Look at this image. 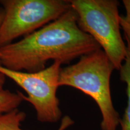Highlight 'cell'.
<instances>
[{
    "mask_svg": "<svg viewBox=\"0 0 130 130\" xmlns=\"http://www.w3.org/2000/svg\"><path fill=\"white\" fill-rule=\"evenodd\" d=\"M99 49L97 42L79 28L71 8L19 41L1 47L0 63L13 71L36 72L45 69L50 60L68 64Z\"/></svg>",
    "mask_w": 130,
    "mask_h": 130,
    "instance_id": "cell-1",
    "label": "cell"
},
{
    "mask_svg": "<svg viewBox=\"0 0 130 130\" xmlns=\"http://www.w3.org/2000/svg\"><path fill=\"white\" fill-rule=\"evenodd\" d=\"M115 68L101 48L81 57L77 63L61 68L59 86L81 91L95 101L101 115V130H117L121 120L110 90V78Z\"/></svg>",
    "mask_w": 130,
    "mask_h": 130,
    "instance_id": "cell-2",
    "label": "cell"
},
{
    "mask_svg": "<svg viewBox=\"0 0 130 130\" xmlns=\"http://www.w3.org/2000/svg\"><path fill=\"white\" fill-rule=\"evenodd\" d=\"M77 25L105 52L115 70L119 71L126 55L121 32L119 2L116 0H69Z\"/></svg>",
    "mask_w": 130,
    "mask_h": 130,
    "instance_id": "cell-3",
    "label": "cell"
},
{
    "mask_svg": "<svg viewBox=\"0 0 130 130\" xmlns=\"http://www.w3.org/2000/svg\"><path fill=\"white\" fill-rule=\"evenodd\" d=\"M0 46L10 44L56 20L71 8L69 0H1Z\"/></svg>",
    "mask_w": 130,
    "mask_h": 130,
    "instance_id": "cell-4",
    "label": "cell"
},
{
    "mask_svg": "<svg viewBox=\"0 0 130 130\" xmlns=\"http://www.w3.org/2000/svg\"><path fill=\"white\" fill-rule=\"evenodd\" d=\"M61 64L54 61L50 66L36 72L13 71L0 64V72L26 92L27 96L23 94V100L32 105L39 121L54 123L59 121L62 116L57 96Z\"/></svg>",
    "mask_w": 130,
    "mask_h": 130,
    "instance_id": "cell-5",
    "label": "cell"
},
{
    "mask_svg": "<svg viewBox=\"0 0 130 130\" xmlns=\"http://www.w3.org/2000/svg\"><path fill=\"white\" fill-rule=\"evenodd\" d=\"M126 40V55L125 59L119 69L120 79L126 84L127 103L122 118H121L119 126L121 130H130V42Z\"/></svg>",
    "mask_w": 130,
    "mask_h": 130,
    "instance_id": "cell-6",
    "label": "cell"
},
{
    "mask_svg": "<svg viewBox=\"0 0 130 130\" xmlns=\"http://www.w3.org/2000/svg\"><path fill=\"white\" fill-rule=\"evenodd\" d=\"M26 113L18 108L0 115V130H26L21 127Z\"/></svg>",
    "mask_w": 130,
    "mask_h": 130,
    "instance_id": "cell-7",
    "label": "cell"
},
{
    "mask_svg": "<svg viewBox=\"0 0 130 130\" xmlns=\"http://www.w3.org/2000/svg\"><path fill=\"white\" fill-rule=\"evenodd\" d=\"M21 92H12L9 90L0 91V115L17 109L23 101Z\"/></svg>",
    "mask_w": 130,
    "mask_h": 130,
    "instance_id": "cell-8",
    "label": "cell"
},
{
    "mask_svg": "<svg viewBox=\"0 0 130 130\" xmlns=\"http://www.w3.org/2000/svg\"><path fill=\"white\" fill-rule=\"evenodd\" d=\"M125 14L120 16V25L125 40L130 42V0H123Z\"/></svg>",
    "mask_w": 130,
    "mask_h": 130,
    "instance_id": "cell-9",
    "label": "cell"
},
{
    "mask_svg": "<svg viewBox=\"0 0 130 130\" xmlns=\"http://www.w3.org/2000/svg\"><path fill=\"white\" fill-rule=\"evenodd\" d=\"M74 124V121L69 116H64L61 119L60 124L57 130H66Z\"/></svg>",
    "mask_w": 130,
    "mask_h": 130,
    "instance_id": "cell-10",
    "label": "cell"
},
{
    "mask_svg": "<svg viewBox=\"0 0 130 130\" xmlns=\"http://www.w3.org/2000/svg\"><path fill=\"white\" fill-rule=\"evenodd\" d=\"M6 76L0 72V91L4 90V86L6 83Z\"/></svg>",
    "mask_w": 130,
    "mask_h": 130,
    "instance_id": "cell-11",
    "label": "cell"
},
{
    "mask_svg": "<svg viewBox=\"0 0 130 130\" xmlns=\"http://www.w3.org/2000/svg\"><path fill=\"white\" fill-rule=\"evenodd\" d=\"M3 18V10L2 8H0V25H1V22H2ZM1 46H0V56H1ZM0 64H1V63H0Z\"/></svg>",
    "mask_w": 130,
    "mask_h": 130,
    "instance_id": "cell-12",
    "label": "cell"
}]
</instances>
